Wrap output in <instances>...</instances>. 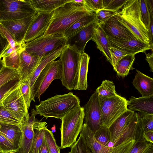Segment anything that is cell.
Listing matches in <instances>:
<instances>
[{"label": "cell", "mask_w": 153, "mask_h": 153, "mask_svg": "<svg viewBox=\"0 0 153 153\" xmlns=\"http://www.w3.org/2000/svg\"><path fill=\"white\" fill-rule=\"evenodd\" d=\"M93 12L85 4L75 3L71 0L53 11L50 23L43 35L63 34L76 20Z\"/></svg>", "instance_id": "1"}, {"label": "cell", "mask_w": 153, "mask_h": 153, "mask_svg": "<svg viewBox=\"0 0 153 153\" xmlns=\"http://www.w3.org/2000/svg\"><path fill=\"white\" fill-rule=\"evenodd\" d=\"M80 106L79 97L71 92L56 95L35 105L36 114L46 119L54 117L61 120L67 113Z\"/></svg>", "instance_id": "2"}, {"label": "cell", "mask_w": 153, "mask_h": 153, "mask_svg": "<svg viewBox=\"0 0 153 153\" xmlns=\"http://www.w3.org/2000/svg\"><path fill=\"white\" fill-rule=\"evenodd\" d=\"M117 15L119 21L132 33L137 39L151 45L149 30L141 16L140 0H128L121 10L118 12Z\"/></svg>", "instance_id": "3"}, {"label": "cell", "mask_w": 153, "mask_h": 153, "mask_svg": "<svg viewBox=\"0 0 153 153\" xmlns=\"http://www.w3.org/2000/svg\"><path fill=\"white\" fill-rule=\"evenodd\" d=\"M81 54L65 45L59 56L62 65L60 80L62 85L69 90H76Z\"/></svg>", "instance_id": "4"}, {"label": "cell", "mask_w": 153, "mask_h": 153, "mask_svg": "<svg viewBox=\"0 0 153 153\" xmlns=\"http://www.w3.org/2000/svg\"><path fill=\"white\" fill-rule=\"evenodd\" d=\"M84 109L80 106L67 113L61 120L60 148L71 147L80 133L84 118Z\"/></svg>", "instance_id": "5"}, {"label": "cell", "mask_w": 153, "mask_h": 153, "mask_svg": "<svg viewBox=\"0 0 153 153\" xmlns=\"http://www.w3.org/2000/svg\"><path fill=\"white\" fill-rule=\"evenodd\" d=\"M66 41L63 34L43 35L25 43L23 47L28 53L38 56L41 60L54 50L65 45Z\"/></svg>", "instance_id": "6"}, {"label": "cell", "mask_w": 153, "mask_h": 153, "mask_svg": "<svg viewBox=\"0 0 153 153\" xmlns=\"http://www.w3.org/2000/svg\"><path fill=\"white\" fill-rule=\"evenodd\" d=\"M37 13L30 0H0V21L20 19Z\"/></svg>", "instance_id": "7"}, {"label": "cell", "mask_w": 153, "mask_h": 153, "mask_svg": "<svg viewBox=\"0 0 153 153\" xmlns=\"http://www.w3.org/2000/svg\"><path fill=\"white\" fill-rule=\"evenodd\" d=\"M62 65L60 60L49 62L41 72L36 78L32 91V100L35 102L37 98L40 101V96L46 91L52 82L61 79Z\"/></svg>", "instance_id": "8"}, {"label": "cell", "mask_w": 153, "mask_h": 153, "mask_svg": "<svg viewBox=\"0 0 153 153\" xmlns=\"http://www.w3.org/2000/svg\"><path fill=\"white\" fill-rule=\"evenodd\" d=\"M127 100L118 96L100 102L103 126L109 128L112 123L128 109Z\"/></svg>", "instance_id": "9"}, {"label": "cell", "mask_w": 153, "mask_h": 153, "mask_svg": "<svg viewBox=\"0 0 153 153\" xmlns=\"http://www.w3.org/2000/svg\"><path fill=\"white\" fill-rule=\"evenodd\" d=\"M20 84L4 99L0 106H2L21 122L25 117H29L30 115L20 92Z\"/></svg>", "instance_id": "10"}, {"label": "cell", "mask_w": 153, "mask_h": 153, "mask_svg": "<svg viewBox=\"0 0 153 153\" xmlns=\"http://www.w3.org/2000/svg\"><path fill=\"white\" fill-rule=\"evenodd\" d=\"M84 112V123L94 134L103 126L100 102L95 91L83 107Z\"/></svg>", "instance_id": "11"}, {"label": "cell", "mask_w": 153, "mask_h": 153, "mask_svg": "<svg viewBox=\"0 0 153 153\" xmlns=\"http://www.w3.org/2000/svg\"><path fill=\"white\" fill-rule=\"evenodd\" d=\"M100 26L107 37L120 40L136 39L132 33L119 21L117 14L110 18Z\"/></svg>", "instance_id": "12"}, {"label": "cell", "mask_w": 153, "mask_h": 153, "mask_svg": "<svg viewBox=\"0 0 153 153\" xmlns=\"http://www.w3.org/2000/svg\"><path fill=\"white\" fill-rule=\"evenodd\" d=\"M36 15L20 19L1 21L0 23L16 42L24 45L26 33Z\"/></svg>", "instance_id": "13"}, {"label": "cell", "mask_w": 153, "mask_h": 153, "mask_svg": "<svg viewBox=\"0 0 153 153\" xmlns=\"http://www.w3.org/2000/svg\"><path fill=\"white\" fill-rule=\"evenodd\" d=\"M38 13L28 28L24 42H29L43 36L50 23L53 13Z\"/></svg>", "instance_id": "14"}, {"label": "cell", "mask_w": 153, "mask_h": 153, "mask_svg": "<svg viewBox=\"0 0 153 153\" xmlns=\"http://www.w3.org/2000/svg\"><path fill=\"white\" fill-rule=\"evenodd\" d=\"M35 110L33 109L29 117H25L21 121L22 136L20 147L16 153H29L34 135L33 125L38 120Z\"/></svg>", "instance_id": "15"}, {"label": "cell", "mask_w": 153, "mask_h": 153, "mask_svg": "<svg viewBox=\"0 0 153 153\" xmlns=\"http://www.w3.org/2000/svg\"><path fill=\"white\" fill-rule=\"evenodd\" d=\"M95 25V23H92L66 39L65 45L80 53L84 52L87 43L92 39L93 36Z\"/></svg>", "instance_id": "16"}, {"label": "cell", "mask_w": 153, "mask_h": 153, "mask_svg": "<svg viewBox=\"0 0 153 153\" xmlns=\"http://www.w3.org/2000/svg\"><path fill=\"white\" fill-rule=\"evenodd\" d=\"M107 37L109 47L115 48L129 54L135 55L139 53L144 52L148 50H153V46L137 39L120 40Z\"/></svg>", "instance_id": "17"}, {"label": "cell", "mask_w": 153, "mask_h": 153, "mask_svg": "<svg viewBox=\"0 0 153 153\" xmlns=\"http://www.w3.org/2000/svg\"><path fill=\"white\" fill-rule=\"evenodd\" d=\"M41 60L37 56L32 55L24 49L21 52L18 69L21 81L28 79Z\"/></svg>", "instance_id": "18"}, {"label": "cell", "mask_w": 153, "mask_h": 153, "mask_svg": "<svg viewBox=\"0 0 153 153\" xmlns=\"http://www.w3.org/2000/svg\"><path fill=\"white\" fill-rule=\"evenodd\" d=\"M144 129L138 113L134 112L129 124L119 139L113 146H115L129 138L134 139L135 141L145 140Z\"/></svg>", "instance_id": "19"}, {"label": "cell", "mask_w": 153, "mask_h": 153, "mask_svg": "<svg viewBox=\"0 0 153 153\" xmlns=\"http://www.w3.org/2000/svg\"><path fill=\"white\" fill-rule=\"evenodd\" d=\"M134 112L128 109L118 117L108 128L110 142L114 144L120 138L129 124Z\"/></svg>", "instance_id": "20"}, {"label": "cell", "mask_w": 153, "mask_h": 153, "mask_svg": "<svg viewBox=\"0 0 153 153\" xmlns=\"http://www.w3.org/2000/svg\"><path fill=\"white\" fill-rule=\"evenodd\" d=\"M128 109L142 114H153V95L138 98L131 96L127 100Z\"/></svg>", "instance_id": "21"}, {"label": "cell", "mask_w": 153, "mask_h": 153, "mask_svg": "<svg viewBox=\"0 0 153 153\" xmlns=\"http://www.w3.org/2000/svg\"><path fill=\"white\" fill-rule=\"evenodd\" d=\"M0 133L13 144L15 152L19 149L21 144L22 131L20 125L0 123Z\"/></svg>", "instance_id": "22"}, {"label": "cell", "mask_w": 153, "mask_h": 153, "mask_svg": "<svg viewBox=\"0 0 153 153\" xmlns=\"http://www.w3.org/2000/svg\"><path fill=\"white\" fill-rule=\"evenodd\" d=\"M137 73L132 84L141 94L142 97L153 95V79L140 71Z\"/></svg>", "instance_id": "23"}, {"label": "cell", "mask_w": 153, "mask_h": 153, "mask_svg": "<svg viewBox=\"0 0 153 153\" xmlns=\"http://www.w3.org/2000/svg\"><path fill=\"white\" fill-rule=\"evenodd\" d=\"M38 13H51L71 0H30Z\"/></svg>", "instance_id": "24"}, {"label": "cell", "mask_w": 153, "mask_h": 153, "mask_svg": "<svg viewBox=\"0 0 153 153\" xmlns=\"http://www.w3.org/2000/svg\"><path fill=\"white\" fill-rule=\"evenodd\" d=\"M92 40L95 42L97 48L103 53L111 64L112 61L107 36L101 27L96 24Z\"/></svg>", "instance_id": "25"}, {"label": "cell", "mask_w": 153, "mask_h": 153, "mask_svg": "<svg viewBox=\"0 0 153 153\" xmlns=\"http://www.w3.org/2000/svg\"><path fill=\"white\" fill-rule=\"evenodd\" d=\"M65 46L60 47L48 55L43 57L37 68L29 78L27 80H25L27 81L29 83L31 91H32L35 82L41 72L49 62L55 60L57 58L59 57Z\"/></svg>", "instance_id": "26"}, {"label": "cell", "mask_w": 153, "mask_h": 153, "mask_svg": "<svg viewBox=\"0 0 153 153\" xmlns=\"http://www.w3.org/2000/svg\"><path fill=\"white\" fill-rule=\"evenodd\" d=\"M90 57L84 52L81 54L78 79L76 90H85L88 87L87 74Z\"/></svg>", "instance_id": "27"}, {"label": "cell", "mask_w": 153, "mask_h": 153, "mask_svg": "<svg viewBox=\"0 0 153 153\" xmlns=\"http://www.w3.org/2000/svg\"><path fill=\"white\" fill-rule=\"evenodd\" d=\"M47 123L38 120L33 125L34 135L29 153H38L45 136V131Z\"/></svg>", "instance_id": "28"}, {"label": "cell", "mask_w": 153, "mask_h": 153, "mask_svg": "<svg viewBox=\"0 0 153 153\" xmlns=\"http://www.w3.org/2000/svg\"><path fill=\"white\" fill-rule=\"evenodd\" d=\"M95 12L85 15L73 23L65 31L63 34L67 39L88 25L95 23Z\"/></svg>", "instance_id": "29"}, {"label": "cell", "mask_w": 153, "mask_h": 153, "mask_svg": "<svg viewBox=\"0 0 153 153\" xmlns=\"http://www.w3.org/2000/svg\"><path fill=\"white\" fill-rule=\"evenodd\" d=\"M80 133L84 136L88 146L92 153H104L108 148V146H104L96 140L94 133L85 123L83 125Z\"/></svg>", "instance_id": "30"}, {"label": "cell", "mask_w": 153, "mask_h": 153, "mask_svg": "<svg viewBox=\"0 0 153 153\" xmlns=\"http://www.w3.org/2000/svg\"><path fill=\"white\" fill-rule=\"evenodd\" d=\"M100 102L119 95L116 92L115 85L112 81L103 80L100 85L96 89Z\"/></svg>", "instance_id": "31"}, {"label": "cell", "mask_w": 153, "mask_h": 153, "mask_svg": "<svg viewBox=\"0 0 153 153\" xmlns=\"http://www.w3.org/2000/svg\"><path fill=\"white\" fill-rule=\"evenodd\" d=\"M135 55H127L118 61L115 70L117 76L124 77L128 74L130 70L134 69L132 65L135 60Z\"/></svg>", "instance_id": "32"}, {"label": "cell", "mask_w": 153, "mask_h": 153, "mask_svg": "<svg viewBox=\"0 0 153 153\" xmlns=\"http://www.w3.org/2000/svg\"><path fill=\"white\" fill-rule=\"evenodd\" d=\"M135 142L134 139L128 138L115 146L109 147L104 153H129Z\"/></svg>", "instance_id": "33"}, {"label": "cell", "mask_w": 153, "mask_h": 153, "mask_svg": "<svg viewBox=\"0 0 153 153\" xmlns=\"http://www.w3.org/2000/svg\"><path fill=\"white\" fill-rule=\"evenodd\" d=\"M21 81L20 78L13 79L0 87V103L7 96L19 86Z\"/></svg>", "instance_id": "34"}, {"label": "cell", "mask_w": 153, "mask_h": 153, "mask_svg": "<svg viewBox=\"0 0 153 153\" xmlns=\"http://www.w3.org/2000/svg\"><path fill=\"white\" fill-rule=\"evenodd\" d=\"M68 153H92L84 135L80 133L78 140L71 147Z\"/></svg>", "instance_id": "35"}, {"label": "cell", "mask_w": 153, "mask_h": 153, "mask_svg": "<svg viewBox=\"0 0 153 153\" xmlns=\"http://www.w3.org/2000/svg\"><path fill=\"white\" fill-rule=\"evenodd\" d=\"M19 78L18 70L4 66L0 71V87L10 80Z\"/></svg>", "instance_id": "36"}, {"label": "cell", "mask_w": 153, "mask_h": 153, "mask_svg": "<svg viewBox=\"0 0 153 153\" xmlns=\"http://www.w3.org/2000/svg\"><path fill=\"white\" fill-rule=\"evenodd\" d=\"M96 140L105 146H108L110 142V136L108 128L102 126L94 134Z\"/></svg>", "instance_id": "37"}, {"label": "cell", "mask_w": 153, "mask_h": 153, "mask_svg": "<svg viewBox=\"0 0 153 153\" xmlns=\"http://www.w3.org/2000/svg\"><path fill=\"white\" fill-rule=\"evenodd\" d=\"M44 137L49 153H60V147L57 144L53 133L47 127L45 130Z\"/></svg>", "instance_id": "38"}, {"label": "cell", "mask_w": 153, "mask_h": 153, "mask_svg": "<svg viewBox=\"0 0 153 153\" xmlns=\"http://www.w3.org/2000/svg\"><path fill=\"white\" fill-rule=\"evenodd\" d=\"M20 87L21 94L28 110L32 100V91L30 85L26 80L21 81Z\"/></svg>", "instance_id": "39"}, {"label": "cell", "mask_w": 153, "mask_h": 153, "mask_svg": "<svg viewBox=\"0 0 153 153\" xmlns=\"http://www.w3.org/2000/svg\"><path fill=\"white\" fill-rule=\"evenodd\" d=\"M21 123L19 120L2 106H0V123L20 125Z\"/></svg>", "instance_id": "40"}, {"label": "cell", "mask_w": 153, "mask_h": 153, "mask_svg": "<svg viewBox=\"0 0 153 153\" xmlns=\"http://www.w3.org/2000/svg\"><path fill=\"white\" fill-rule=\"evenodd\" d=\"M128 0H103L104 10L117 12Z\"/></svg>", "instance_id": "41"}, {"label": "cell", "mask_w": 153, "mask_h": 153, "mask_svg": "<svg viewBox=\"0 0 153 153\" xmlns=\"http://www.w3.org/2000/svg\"><path fill=\"white\" fill-rule=\"evenodd\" d=\"M95 24L100 26L112 16L118 13L117 12L102 9L95 12Z\"/></svg>", "instance_id": "42"}, {"label": "cell", "mask_w": 153, "mask_h": 153, "mask_svg": "<svg viewBox=\"0 0 153 153\" xmlns=\"http://www.w3.org/2000/svg\"><path fill=\"white\" fill-rule=\"evenodd\" d=\"M140 8L143 22L149 30L150 20V14L147 6L146 0H140Z\"/></svg>", "instance_id": "43"}, {"label": "cell", "mask_w": 153, "mask_h": 153, "mask_svg": "<svg viewBox=\"0 0 153 153\" xmlns=\"http://www.w3.org/2000/svg\"><path fill=\"white\" fill-rule=\"evenodd\" d=\"M109 49L112 61L111 65L115 71L118 61L124 56L130 54L111 47H109Z\"/></svg>", "instance_id": "44"}, {"label": "cell", "mask_w": 153, "mask_h": 153, "mask_svg": "<svg viewBox=\"0 0 153 153\" xmlns=\"http://www.w3.org/2000/svg\"><path fill=\"white\" fill-rule=\"evenodd\" d=\"M144 132L153 131V114H142L138 113Z\"/></svg>", "instance_id": "45"}, {"label": "cell", "mask_w": 153, "mask_h": 153, "mask_svg": "<svg viewBox=\"0 0 153 153\" xmlns=\"http://www.w3.org/2000/svg\"><path fill=\"white\" fill-rule=\"evenodd\" d=\"M153 143L145 140L135 142L129 153H143Z\"/></svg>", "instance_id": "46"}, {"label": "cell", "mask_w": 153, "mask_h": 153, "mask_svg": "<svg viewBox=\"0 0 153 153\" xmlns=\"http://www.w3.org/2000/svg\"><path fill=\"white\" fill-rule=\"evenodd\" d=\"M84 2L85 6L95 13L103 9V0H84Z\"/></svg>", "instance_id": "47"}, {"label": "cell", "mask_w": 153, "mask_h": 153, "mask_svg": "<svg viewBox=\"0 0 153 153\" xmlns=\"http://www.w3.org/2000/svg\"><path fill=\"white\" fill-rule=\"evenodd\" d=\"M0 149L2 151L15 152L12 143L0 133Z\"/></svg>", "instance_id": "48"}, {"label": "cell", "mask_w": 153, "mask_h": 153, "mask_svg": "<svg viewBox=\"0 0 153 153\" xmlns=\"http://www.w3.org/2000/svg\"><path fill=\"white\" fill-rule=\"evenodd\" d=\"M9 44L8 41L0 33V56Z\"/></svg>", "instance_id": "49"}, {"label": "cell", "mask_w": 153, "mask_h": 153, "mask_svg": "<svg viewBox=\"0 0 153 153\" xmlns=\"http://www.w3.org/2000/svg\"><path fill=\"white\" fill-rule=\"evenodd\" d=\"M144 53L146 55V59L149 64V66L150 68V71L153 72V50H152L151 53H146L144 52Z\"/></svg>", "instance_id": "50"}, {"label": "cell", "mask_w": 153, "mask_h": 153, "mask_svg": "<svg viewBox=\"0 0 153 153\" xmlns=\"http://www.w3.org/2000/svg\"><path fill=\"white\" fill-rule=\"evenodd\" d=\"M153 15L150 16V22L149 28V35L150 44L153 46Z\"/></svg>", "instance_id": "51"}, {"label": "cell", "mask_w": 153, "mask_h": 153, "mask_svg": "<svg viewBox=\"0 0 153 153\" xmlns=\"http://www.w3.org/2000/svg\"><path fill=\"white\" fill-rule=\"evenodd\" d=\"M143 137L145 140L153 143V131H144Z\"/></svg>", "instance_id": "52"}, {"label": "cell", "mask_w": 153, "mask_h": 153, "mask_svg": "<svg viewBox=\"0 0 153 153\" xmlns=\"http://www.w3.org/2000/svg\"><path fill=\"white\" fill-rule=\"evenodd\" d=\"M38 153H49L45 137L42 143L39 150Z\"/></svg>", "instance_id": "53"}, {"label": "cell", "mask_w": 153, "mask_h": 153, "mask_svg": "<svg viewBox=\"0 0 153 153\" xmlns=\"http://www.w3.org/2000/svg\"><path fill=\"white\" fill-rule=\"evenodd\" d=\"M147 6L151 15H153V0H146Z\"/></svg>", "instance_id": "54"}, {"label": "cell", "mask_w": 153, "mask_h": 153, "mask_svg": "<svg viewBox=\"0 0 153 153\" xmlns=\"http://www.w3.org/2000/svg\"><path fill=\"white\" fill-rule=\"evenodd\" d=\"M143 153H153V145H151Z\"/></svg>", "instance_id": "55"}, {"label": "cell", "mask_w": 153, "mask_h": 153, "mask_svg": "<svg viewBox=\"0 0 153 153\" xmlns=\"http://www.w3.org/2000/svg\"><path fill=\"white\" fill-rule=\"evenodd\" d=\"M73 1L74 2L78 3V4H85L84 0H73Z\"/></svg>", "instance_id": "56"}, {"label": "cell", "mask_w": 153, "mask_h": 153, "mask_svg": "<svg viewBox=\"0 0 153 153\" xmlns=\"http://www.w3.org/2000/svg\"><path fill=\"white\" fill-rule=\"evenodd\" d=\"M4 65L1 59L0 58V71L2 68L4 67Z\"/></svg>", "instance_id": "57"}, {"label": "cell", "mask_w": 153, "mask_h": 153, "mask_svg": "<svg viewBox=\"0 0 153 153\" xmlns=\"http://www.w3.org/2000/svg\"><path fill=\"white\" fill-rule=\"evenodd\" d=\"M56 128L55 126V125H54L53 126V127H52L51 128V131L53 133L56 132Z\"/></svg>", "instance_id": "58"}, {"label": "cell", "mask_w": 153, "mask_h": 153, "mask_svg": "<svg viewBox=\"0 0 153 153\" xmlns=\"http://www.w3.org/2000/svg\"><path fill=\"white\" fill-rule=\"evenodd\" d=\"M6 153H16V152H6Z\"/></svg>", "instance_id": "59"}, {"label": "cell", "mask_w": 153, "mask_h": 153, "mask_svg": "<svg viewBox=\"0 0 153 153\" xmlns=\"http://www.w3.org/2000/svg\"><path fill=\"white\" fill-rule=\"evenodd\" d=\"M0 153H6V152H4L3 151H2Z\"/></svg>", "instance_id": "60"}, {"label": "cell", "mask_w": 153, "mask_h": 153, "mask_svg": "<svg viewBox=\"0 0 153 153\" xmlns=\"http://www.w3.org/2000/svg\"><path fill=\"white\" fill-rule=\"evenodd\" d=\"M2 151V150L0 149V153Z\"/></svg>", "instance_id": "61"}, {"label": "cell", "mask_w": 153, "mask_h": 153, "mask_svg": "<svg viewBox=\"0 0 153 153\" xmlns=\"http://www.w3.org/2000/svg\"><path fill=\"white\" fill-rule=\"evenodd\" d=\"M1 125L0 124V128H1Z\"/></svg>", "instance_id": "62"}]
</instances>
